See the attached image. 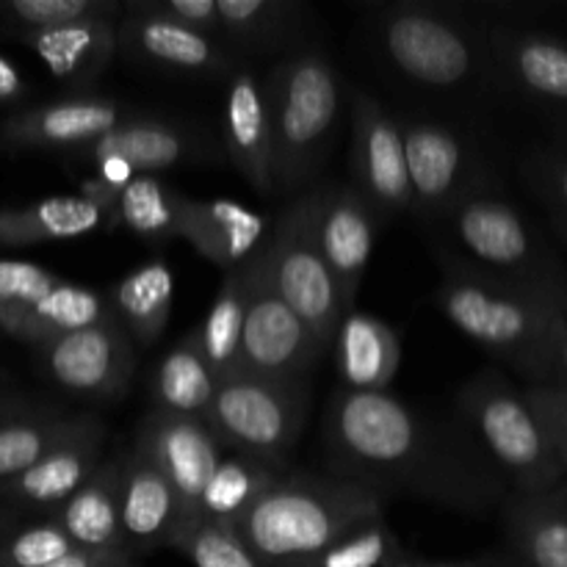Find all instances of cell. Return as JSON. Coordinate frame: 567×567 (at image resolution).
Returning <instances> with one entry per match:
<instances>
[{
    "label": "cell",
    "mask_w": 567,
    "mask_h": 567,
    "mask_svg": "<svg viewBox=\"0 0 567 567\" xmlns=\"http://www.w3.org/2000/svg\"><path fill=\"white\" fill-rule=\"evenodd\" d=\"M114 313L105 308L103 299L94 291L83 286H72V282L61 280L59 288L48 293L42 302L33 308L11 310L9 336L22 338V341L33 343V347H44L53 338L70 336V332L89 330V327L100 324Z\"/></svg>",
    "instance_id": "cell-29"
},
{
    "label": "cell",
    "mask_w": 567,
    "mask_h": 567,
    "mask_svg": "<svg viewBox=\"0 0 567 567\" xmlns=\"http://www.w3.org/2000/svg\"><path fill=\"white\" fill-rule=\"evenodd\" d=\"M266 233L269 219L233 199L186 197L183 203L181 238L225 271L247 266L269 241Z\"/></svg>",
    "instance_id": "cell-20"
},
{
    "label": "cell",
    "mask_w": 567,
    "mask_h": 567,
    "mask_svg": "<svg viewBox=\"0 0 567 567\" xmlns=\"http://www.w3.org/2000/svg\"><path fill=\"white\" fill-rule=\"evenodd\" d=\"M105 426L97 419L89 421L75 437L39 460L33 468L0 485V496L22 507L55 509L59 513L103 465Z\"/></svg>",
    "instance_id": "cell-19"
},
{
    "label": "cell",
    "mask_w": 567,
    "mask_h": 567,
    "mask_svg": "<svg viewBox=\"0 0 567 567\" xmlns=\"http://www.w3.org/2000/svg\"><path fill=\"white\" fill-rule=\"evenodd\" d=\"M125 122L120 103L100 97L59 100L0 122V150H83Z\"/></svg>",
    "instance_id": "cell-17"
},
{
    "label": "cell",
    "mask_w": 567,
    "mask_h": 567,
    "mask_svg": "<svg viewBox=\"0 0 567 567\" xmlns=\"http://www.w3.org/2000/svg\"><path fill=\"white\" fill-rule=\"evenodd\" d=\"M247 280L249 297L241 338V369L236 377L299 382V377L319 360L324 343L277 293L264 249L247 264Z\"/></svg>",
    "instance_id": "cell-10"
},
{
    "label": "cell",
    "mask_w": 567,
    "mask_h": 567,
    "mask_svg": "<svg viewBox=\"0 0 567 567\" xmlns=\"http://www.w3.org/2000/svg\"><path fill=\"white\" fill-rule=\"evenodd\" d=\"M321 192L288 205L266 241V264L277 293L302 316L324 347L336 343L343 310L341 291L319 247Z\"/></svg>",
    "instance_id": "cell-7"
},
{
    "label": "cell",
    "mask_w": 567,
    "mask_h": 567,
    "mask_svg": "<svg viewBox=\"0 0 567 567\" xmlns=\"http://www.w3.org/2000/svg\"><path fill=\"white\" fill-rule=\"evenodd\" d=\"M120 50L127 59L169 75L216 78L233 66L225 44L161 14L150 0L125 6L120 20Z\"/></svg>",
    "instance_id": "cell-14"
},
{
    "label": "cell",
    "mask_w": 567,
    "mask_h": 567,
    "mask_svg": "<svg viewBox=\"0 0 567 567\" xmlns=\"http://www.w3.org/2000/svg\"><path fill=\"white\" fill-rule=\"evenodd\" d=\"M374 208L354 186L321 192L319 247L341 291L347 313L354 310L363 275L374 252Z\"/></svg>",
    "instance_id": "cell-18"
},
{
    "label": "cell",
    "mask_w": 567,
    "mask_h": 567,
    "mask_svg": "<svg viewBox=\"0 0 567 567\" xmlns=\"http://www.w3.org/2000/svg\"><path fill=\"white\" fill-rule=\"evenodd\" d=\"M72 551L75 543L70 535L55 520H48L0 537V567H50Z\"/></svg>",
    "instance_id": "cell-39"
},
{
    "label": "cell",
    "mask_w": 567,
    "mask_h": 567,
    "mask_svg": "<svg viewBox=\"0 0 567 567\" xmlns=\"http://www.w3.org/2000/svg\"><path fill=\"white\" fill-rule=\"evenodd\" d=\"M377 44L393 72L415 86L452 92L491 64L463 22L430 6H393L377 17Z\"/></svg>",
    "instance_id": "cell-5"
},
{
    "label": "cell",
    "mask_w": 567,
    "mask_h": 567,
    "mask_svg": "<svg viewBox=\"0 0 567 567\" xmlns=\"http://www.w3.org/2000/svg\"><path fill=\"white\" fill-rule=\"evenodd\" d=\"M89 421L92 419L86 415L70 419V415L42 413L0 424V485L33 468L53 449L75 437Z\"/></svg>",
    "instance_id": "cell-34"
},
{
    "label": "cell",
    "mask_w": 567,
    "mask_h": 567,
    "mask_svg": "<svg viewBox=\"0 0 567 567\" xmlns=\"http://www.w3.org/2000/svg\"><path fill=\"white\" fill-rule=\"evenodd\" d=\"M554 188H557V197L567 205V166L554 172Z\"/></svg>",
    "instance_id": "cell-45"
},
{
    "label": "cell",
    "mask_w": 567,
    "mask_h": 567,
    "mask_svg": "<svg viewBox=\"0 0 567 567\" xmlns=\"http://www.w3.org/2000/svg\"><path fill=\"white\" fill-rule=\"evenodd\" d=\"M247 297L249 280L247 266L236 271H227L221 282L219 297L210 305L203 327L197 332L199 349L208 360L210 371L219 382L233 380L241 369V338H244V319H247Z\"/></svg>",
    "instance_id": "cell-31"
},
{
    "label": "cell",
    "mask_w": 567,
    "mask_h": 567,
    "mask_svg": "<svg viewBox=\"0 0 567 567\" xmlns=\"http://www.w3.org/2000/svg\"><path fill=\"white\" fill-rule=\"evenodd\" d=\"M457 255L446 252L480 280L551 305L537 282V244L524 216L493 194H474L446 216Z\"/></svg>",
    "instance_id": "cell-9"
},
{
    "label": "cell",
    "mask_w": 567,
    "mask_h": 567,
    "mask_svg": "<svg viewBox=\"0 0 567 567\" xmlns=\"http://www.w3.org/2000/svg\"><path fill=\"white\" fill-rule=\"evenodd\" d=\"M225 144L233 166L260 194L275 192L266 86L249 70H233L225 103Z\"/></svg>",
    "instance_id": "cell-21"
},
{
    "label": "cell",
    "mask_w": 567,
    "mask_h": 567,
    "mask_svg": "<svg viewBox=\"0 0 567 567\" xmlns=\"http://www.w3.org/2000/svg\"><path fill=\"white\" fill-rule=\"evenodd\" d=\"M136 443L153 454L158 468L175 487L183 513V535L194 524H199L203 493L210 476L221 465V449L225 446L216 441V435L203 419L164 413V410L155 408L153 413L144 415Z\"/></svg>",
    "instance_id": "cell-13"
},
{
    "label": "cell",
    "mask_w": 567,
    "mask_h": 567,
    "mask_svg": "<svg viewBox=\"0 0 567 567\" xmlns=\"http://www.w3.org/2000/svg\"><path fill=\"white\" fill-rule=\"evenodd\" d=\"M177 551L194 567H266L233 526L199 520L175 540Z\"/></svg>",
    "instance_id": "cell-37"
},
{
    "label": "cell",
    "mask_w": 567,
    "mask_h": 567,
    "mask_svg": "<svg viewBox=\"0 0 567 567\" xmlns=\"http://www.w3.org/2000/svg\"><path fill=\"white\" fill-rule=\"evenodd\" d=\"M120 11H125V6L114 0H9V3H0V14L20 25L22 33L66 25V22L89 20V17L120 14Z\"/></svg>",
    "instance_id": "cell-38"
},
{
    "label": "cell",
    "mask_w": 567,
    "mask_h": 567,
    "mask_svg": "<svg viewBox=\"0 0 567 567\" xmlns=\"http://www.w3.org/2000/svg\"><path fill=\"white\" fill-rule=\"evenodd\" d=\"M413 210L432 219H446L460 203L474 197L476 155L460 133L437 122L402 125Z\"/></svg>",
    "instance_id": "cell-12"
},
{
    "label": "cell",
    "mask_w": 567,
    "mask_h": 567,
    "mask_svg": "<svg viewBox=\"0 0 567 567\" xmlns=\"http://www.w3.org/2000/svg\"><path fill=\"white\" fill-rule=\"evenodd\" d=\"M9 321H11V310L0 308V332L9 330Z\"/></svg>",
    "instance_id": "cell-46"
},
{
    "label": "cell",
    "mask_w": 567,
    "mask_h": 567,
    "mask_svg": "<svg viewBox=\"0 0 567 567\" xmlns=\"http://www.w3.org/2000/svg\"><path fill=\"white\" fill-rule=\"evenodd\" d=\"M61 280L48 269L25 260H0V308L22 310L42 302Z\"/></svg>",
    "instance_id": "cell-40"
},
{
    "label": "cell",
    "mask_w": 567,
    "mask_h": 567,
    "mask_svg": "<svg viewBox=\"0 0 567 567\" xmlns=\"http://www.w3.org/2000/svg\"><path fill=\"white\" fill-rule=\"evenodd\" d=\"M50 567H133V554L127 548H116V551H83V548H75V551L61 557L59 563Z\"/></svg>",
    "instance_id": "cell-42"
},
{
    "label": "cell",
    "mask_w": 567,
    "mask_h": 567,
    "mask_svg": "<svg viewBox=\"0 0 567 567\" xmlns=\"http://www.w3.org/2000/svg\"><path fill=\"white\" fill-rule=\"evenodd\" d=\"M275 188L291 192L324 164L341 109V83L330 59L305 50L266 78Z\"/></svg>",
    "instance_id": "cell-3"
},
{
    "label": "cell",
    "mask_w": 567,
    "mask_h": 567,
    "mask_svg": "<svg viewBox=\"0 0 567 567\" xmlns=\"http://www.w3.org/2000/svg\"><path fill=\"white\" fill-rule=\"evenodd\" d=\"M216 388L219 380L199 349L197 332H192L161 360L153 382V408L188 419H205Z\"/></svg>",
    "instance_id": "cell-30"
},
{
    "label": "cell",
    "mask_w": 567,
    "mask_h": 567,
    "mask_svg": "<svg viewBox=\"0 0 567 567\" xmlns=\"http://www.w3.org/2000/svg\"><path fill=\"white\" fill-rule=\"evenodd\" d=\"M280 476L275 468L249 460L244 454L230 460H221L216 474L210 476L208 487L203 493V504H199V520H210V524L233 526L236 529L238 520L252 509V504L269 491Z\"/></svg>",
    "instance_id": "cell-33"
},
{
    "label": "cell",
    "mask_w": 567,
    "mask_h": 567,
    "mask_svg": "<svg viewBox=\"0 0 567 567\" xmlns=\"http://www.w3.org/2000/svg\"><path fill=\"white\" fill-rule=\"evenodd\" d=\"M551 360L559 365V371H563V374L567 377V330L563 324H559V319H557V324L551 327V332L546 336V341L540 343V349L535 352L529 369H535V365H540V363H551Z\"/></svg>",
    "instance_id": "cell-43"
},
{
    "label": "cell",
    "mask_w": 567,
    "mask_h": 567,
    "mask_svg": "<svg viewBox=\"0 0 567 567\" xmlns=\"http://www.w3.org/2000/svg\"><path fill=\"white\" fill-rule=\"evenodd\" d=\"M421 567H460V565H421Z\"/></svg>",
    "instance_id": "cell-47"
},
{
    "label": "cell",
    "mask_w": 567,
    "mask_h": 567,
    "mask_svg": "<svg viewBox=\"0 0 567 567\" xmlns=\"http://www.w3.org/2000/svg\"><path fill=\"white\" fill-rule=\"evenodd\" d=\"M332 476L374 493L402 491L474 509L496 498V476L463 437L391 393L341 391L324 415Z\"/></svg>",
    "instance_id": "cell-1"
},
{
    "label": "cell",
    "mask_w": 567,
    "mask_h": 567,
    "mask_svg": "<svg viewBox=\"0 0 567 567\" xmlns=\"http://www.w3.org/2000/svg\"><path fill=\"white\" fill-rule=\"evenodd\" d=\"M172 299H175V277L164 260L155 258L116 282L111 310L133 341L153 347L169 324Z\"/></svg>",
    "instance_id": "cell-28"
},
{
    "label": "cell",
    "mask_w": 567,
    "mask_h": 567,
    "mask_svg": "<svg viewBox=\"0 0 567 567\" xmlns=\"http://www.w3.org/2000/svg\"><path fill=\"white\" fill-rule=\"evenodd\" d=\"M493 70H502L524 92L567 103V48L535 33L493 31L487 42Z\"/></svg>",
    "instance_id": "cell-26"
},
{
    "label": "cell",
    "mask_w": 567,
    "mask_h": 567,
    "mask_svg": "<svg viewBox=\"0 0 567 567\" xmlns=\"http://www.w3.org/2000/svg\"><path fill=\"white\" fill-rule=\"evenodd\" d=\"M199 153H203L199 136H194L186 127L131 116L111 133L100 136L97 142L78 150L75 155L89 161L92 166L103 164V161H122L136 175H158V172L172 169V166L199 158Z\"/></svg>",
    "instance_id": "cell-23"
},
{
    "label": "cell",
    "mask_w": 567,
    "mask_h": 567,
    "mask_svg": "<svg viewBox=\"0 0 567 567\" xmlns=\"http://www.w3.org/2000/svg\"><path fill=\"white\" fill-rule=\"evenodd\" d=\"M122 535L133 557L175 546L183 529V513L177 493L164 471L144 446H133L122 457Z\"/></svg>",
    "instance_id": "cell-16"
},
{
    "label": "cell",
    "mask_w": 567,
    "mask_h": 567,
    "mask_svg": "<svg viewBox=\"0 0 567 567\" xmlns=\"http://www.w3.org/2000/svg\"><path fill=\"white\" fill-rule=\"evenodd\" d=\"M122 457L100 465L97 474L55 513V524L83 551H116L125 548L122 535Z\"/></svg>",
    "instance_id": "cell-25"
},
{
    "label": "cell",
    "mask_w": 567,
    "mask_h": 567,
    "mask_svg": "<svg viewBox=\"0 0 567 567\" xmlns=\"http://www.w3.org/2000/svg\"><path fill=\"white\" fill-rule=\"evenodd\" d=\"M297 11L291 0H216L219 42L271 48L297 25Z\"/></svg>",
    "instance_id": "cell-35"
},
{
    "label": "cell",
    "mask_w": 567,
    "mask_h": 567,
    "mask_svg": "<svg viewBox=\"0 0 567 567\" xmlns=\"http://www.w3.org/2000/svg\"><path fill=\"white\" fill-rule=\"evenodd\" d=\"M515 546L535 567H567V518L535 498L515 502L507 513Z\"/></svg>",
    "instance_id": "cell-36"
},
{
    "label": "cell",
    "mask_w": 567,
    "mask_h": 567,
    "mask_svg": "<svg viewBox=\"0 0 567 567\" xmlns=\"http://www.w3.org/2000/svg\"><path fill=\"white\" fill-rule=\"evenodd\" d=\"M120 14L89 17L66 25L20 33L22 42L42 59L50 75L66 83H92L120 50Z\"/></svg>",
    "instance_id": "cell-22"
},
{
    "label": "cell",
    "mask_w": 567,
    "mask_h": 567,
    "mask_svg": "<svg viewBox=\"0 0 567 567\" xmlns=\"http://www.w3.org/2000/svg\"><path fill=\"white\" fill-rule=\"evenodd\" d=\"M186 194L166 186L158 175H136L120 194L114 225H125L144 241L181 238V216Z\"/></svg>",
    "instance_id": "cell-32"
},
{
    "label": "cell",
    "mask_w": 567,
    "mask_h": 567,
    "mask_svg": "<svg viewBox=\"0 0 567 567\" xmlns=\"http://www.w3.org/2000/svg\"><path fill=\"white\" fill-rule=\"evenodd\" d=\"M305 410L308 396L302 382L233 377L219 382L203 421L221 446L277 468L297 446L305 426Z\"/></svg>",
    "instance_id": "cell-8"
},
{
    "label": "cell",
    "mask_w": 567,
    "mask_h": 567,
    "mask_svg": "<svg viewBox=\"0 0 567 567\" xmlns=\"http://www.w3.org/2000/svg\"><path fill=\"white\" fill-rule=\"evenodd\" d=\"M352 166L358 177L354 188L371 208L380 214L413 210L402 125L369 92L354 94Z\"/></svg>",
    "instance_id": "cell-15"
},
{
    "label": "cell",
    "mask_w": 567,
    "mask_h": 567,
    "mask_svg": "<svg viewBox=\"0 0 567 567\" xmlns=\"http://www.w3.org/2000/svg\"><path fill=\"white\" fill-rule=\"evenodd\" d=\"M460 408L487 457L513 476L520 491H543L557 476V449L532 402L496 371L476 374L460 391Z\"/></svg>",
    "instance_id": "cell-6"
},
{
    "label": "cell",
    "mask_w": 567,
    "mask_h": 567,
    "mask_svg": "<svg viewBox=\"0 0 567 567\" xmlns=\"http://www.w3.org/2000/svg\"><path fill=\"white\" fill-rule=\"evenodd\" d=\"M105 225V214L92 199L48 197L25 208L0 210V247H33L48 241H70Z\"/></svg>",
    "instance_id": "cell-27"
},
{
    "label": "cell",
    "mask_w": 567,
    "mask_h": 567,
    "mask_svg": "<svg viewBox=\"0 0 567 567\" xmlns=\"http://www.w3.org/2000/svg\"><path fill=\"white\" fill-rule=\"evenodd\" d=\"M336 360L343 391L382 393L402 363V343L385 321L352 310L338 327Z\"/></svg>",
    "instance_id": "cell-24"
},
{
    "label": "cell",
    "mask_w": 567,
    "mask_h": 567,
    "mask_svg": "<svg viewBox=\"0 0 567 567\" xmlns=\"http://www.w3.org/2000/svg\"><path fill=\"white\" fill-rule=\"evenodd\" d=\"M39 360L55 385L92 399L122 396L136 363L133 338L114 313L89 330L39 347Z\"/></svg>",
    "instance_id": "cell-11"
},
{
    "label": "cell",
    "mask_w": 567,
    "mask_h": 567,
    "mask_svg": "<svg viewBox=\"0 0 567 567\" xmlns=\"http://www.w3.org/2000/svg\"><path fill=\"white\" fill-rule=\"evenodd\" d=\"M435 299L441 313L465 338L518 369H529L535 352L557 324L551 305L480 280L446 255Z\"/></svg>",
    "instance_id": "cell-4"
},
{
    "label": "cell",
    "mask_w": 567,
    "mask_h": 567,
    "mask_svg": "<svg viewBox=\"0 0 567 567\" xmlns=\"http://www.w3.org/2000/svg\"><path fill=\"white\" fill-rule=\"evenodd\" d=\"M25 94V81L9 59L0 55V103H14Z\"/></svg>",
    "instance_id": "cell-44"
},
{
    "label": "cell",
    "mask_w": 567,
    "mask_h": 567,
    "mask_svg": "<svg viewBox=\"0 0 567 567\" xmlns=\"http://www.w3.org/2000/svg\"><path fill=\"white\" fill-rule=\"evenodd\" d=\"M382 520V496L341 476L277 480L236 524L266 567H302Z\"/></svg>",
    "instance_id": "cell-2"
},
{
    "label": "cell",
    "mask_w": 567,
    "mask_h": 567,
    "mask_svg": "<svg viewBox=\"0 0 567 567\" xmlns=\"http://www.w3.org/2000/svg\"><path fill=\"white\" fill-rule=\"evenodd\" d=\"M388 551V535L382 520L371 524L369 529H363L360 535L349 537L341 546H336L332 551L321 554V557L310 559L302 567H377L385 559Z\"/></svg>",
    "instance_id": "cell-41"
}]
</instances>
